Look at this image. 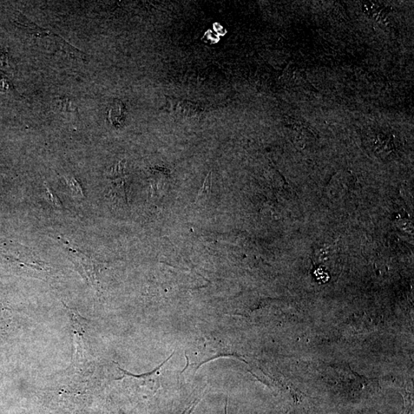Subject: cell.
<instances>
[{"label": "cell", "instance_id": "obj_5", "mask_svg": "<svg viewBox=\"0 0 414 414\" xmlns=\"http://www.w3.org/2000/svg\"><path fill=\"white\" fill-rule=\"evenodd\" d=\"M126 173V161L117 162L107 170L108 179H117Z\"/></svg>", "mask_w": 414, "mask_h": 414}, {"label": "cell", "instance_id": "obj_1", "mask_svg": "<svg viewBox=\"0 0 414 414\" xmlns=\"http://www.w3.org/2000/svg\"><path fill=\"white\" fill-rule=\"evenodd\" d=\"M59 240H60L63 245L67 248L71 261L80 268V271L84 275L85 278L91 282V284L96 286L98 268L97 260L92 257V256L80 251V249L72 247L67 240L61 238H59Z\"/></svg>", "mask_w": 414, "mask_h": 414}, {"label": "cell", "instance_id": "obj_2", "mask_svg": "<svg viewBox=\"0 0 414 414\" xmlns=\"http://www.w3.org/2000/svg\"><path fill=\"white\" fill-rule=\"evenodd\" d=\"M62 179L72 196L76 199L84 198L83 187L80 182L76 179L73 176H64Z\"/></svg>", "mask_w": 414, "mask_h": 414}, {"label": "cell", "instance_id": "obj_3", "mask_svg": "<svg viewBox=\"0 0 414 414\" xmlns=\"http://www.w3.org/2000/svg\"><path fill=\"white\" fill-rule=\"evenodd\" d=\"M43 196L44 200L49 203L52 207L57 209L63 208L62 203L56 194L52 192L48 184L45 183L43 188Z\"/></svg>", "mask_w": 414, "mask_h": 414}, {"label": "cell", "instance_id": "obj_4", "mask_svg": "<svg viewBox=\"0 0 414 414\" xmlns=\"http://www.w3.org/2000/svg\"><path fill=\"white\" fill-rule=\"evenodd\" d=\"M212 192V172H210L206 177L205 182H203V186L200 189L198 195L196 197V202L201 200L203 198H206L208 196L211 194Z\"/></svg>", "mask_w": 414, "mask_h": 414}]
</instances>
